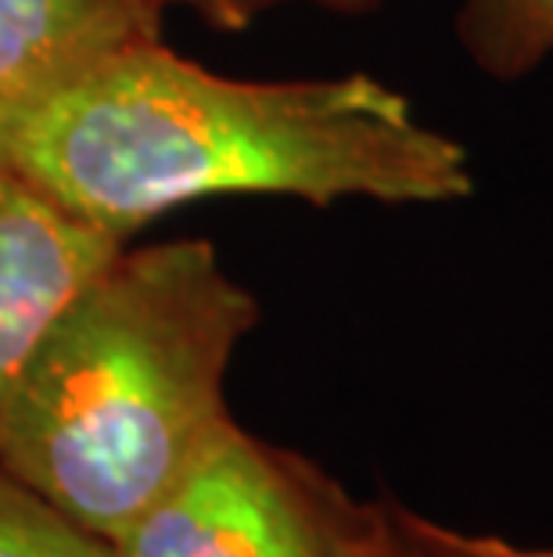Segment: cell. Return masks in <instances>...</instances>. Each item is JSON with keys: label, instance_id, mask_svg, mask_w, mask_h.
Wrapping results in <instances>:
<instances>
[{"label": "cell", "instance_id": "6da1fadb", "mask_svg": "<svg viewBox=\"0 0 553 557\" xmlns=\"http://www.w3.org/2000/svg\"><path fill=\"white\" fill-rule=\"evenodd\" d=\"M4 170L120 242L223 195L442 206L475 191L467 148L420 123L381 79L219 76L162 37L112 54L43 104Z\"/></svg>", "mask_w": 553, "mask_h": 557}, {"label": "cell", "instance_id": "7a4b0ae2", "mask_svg": "<svg viewBox=\"0 0 553 557\" xmlns=\"http://www.w3.org/2000/svg\"><path fill=\"white\" fill-rule=\"evenodd\" d=\"M263 320L205 238L120 248L0 399V468L115 543L234 421L227 374Z\"/></svg>", "mask_w": 553, "mask_h": 557}, {"label": "cell", "instance_id": "3957f363", "mask_svg": "<svg viewBox=\"0 0 553 557\" xmlns=\"http://www.w3.org/2000/svg\"><path fill=\"white\" fill-rule=\"evenodd\" d=\"M399 504L360 500L316 460L230 421L115 557H395Z\"/></svg>", "mask_w": 553, "mask_h": 557}, {"label": "cell", "instance_id": "277c9868", "mask_svg": "<svg viewBox=\"0 0 553 557\" xmlns=\"http://www.w3.org/2000/svg\"><path fill=\"white\" fill-rule=\"evenodd\" d=\"M159 26L151 0H0V170L43 104Z\"/></svg>", "mask_w": 553, "mask_h": 557}, {"label": "cell", "instance_id": "5b68a950", "mask_svg": "<svg viewBox=\"0 0 553 557\" xmlns=\"http://www.w3.org/2000/svg\"><path fill=\"white\" fill-rule=\"evenodd\" d=\"M126 242L0 170V399L58 310Z\"/></svg>", "mask_w": 553, "mask_h": 557}, {"label": "cell", "instance_id": "8992f818", "mask_svg": "<svg viewBox=\"0 0 553 557\" xmlns=\"http://www.w3.org/2000/svg\"><path fill=\"white\" fill-rule=\"evenodd\" d=\"M453 26L470 65L497 83L532 76L553 58V0H461Z\"/></svg>", "mask_w": 553, "mask_h": 557}, {"label": "cell", "instance_id": "52a82bcc", "mask_svg": "<svg viewBox=\"0 0 553 557\" xmlns=\"http://www.w3.org/2000/svg\"><path fill=\"white\" fill-rule=\"evenodd\" d=\"M0 557H115V547L0 468Z\"/></svg>", "mask_w": 553, "mask_h": 557}, {"label": "cell", "instance_id": "ba28073f", "mask_svg": "<svg viewBox=\"0 0 553 557\" xmlns=\"http://www.w3.org/2000/svg\"><path fill=\"white\" fill-rule=\"evenodd\" d=\"M417 557H553V547H525V543L486 536V532H464L442 521L410 511Z\"/></svg>", "mask_w": 553, "mask_h": 557}, {"label": "cell", "instance_id": "9c48e42d", "mask_svg": "<svg viewBox=\"0 0 553 557\" xmlns=\"http://www.w3.org/2000/svg\"><path fill=\"white\" fill-rule=\"evenodd\" d=\"M159 11L166 8H187L194 15H202L213 29H249V22H255L263 11H274L280 4H313V8H327L338 11V15H367V11H378L385 0H151Z\"/></svg>", "mask_w": 553, "mask_h": 557}, {"label": "cell", "instance_id": "30bf717a", "mask_svg": "<svg viewBox=\"0 0 553 557\" xmlns=\"http://www.w3.org/2000/svg\"><path fill=\"white\" fill-rule=\"evenodd\" d=\"M395 557H417L414 550V532H410V507L399 504V543H395Z\"/></svg>", "mask_w": 553, "mask_h": 557}]
</instances>
